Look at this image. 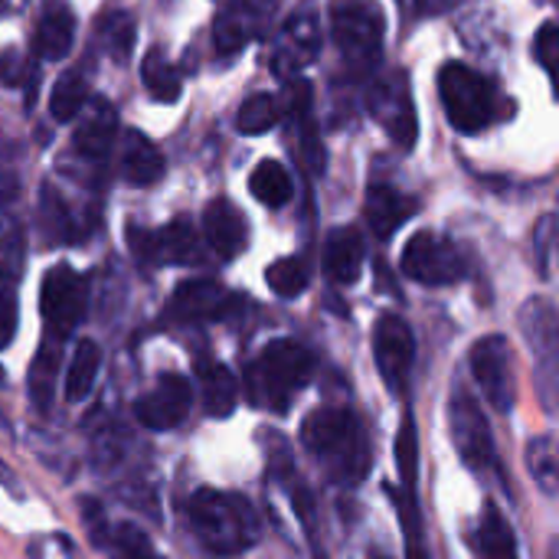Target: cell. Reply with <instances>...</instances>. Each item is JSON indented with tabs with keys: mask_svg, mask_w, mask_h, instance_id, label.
<instances>
[{
	"mask_svg": "<svg viewBox=\"0 0 559 559\" xmlns=\"http://www.w3.org/2000/svg\"><path fill=\"white\" fill-rule=\"evenodd\" d=\"M190 524L200 544L216 557L246 554L259 540V518L239 495L203 488L190 498Z\"/></svg>",
	"mask_w": 559,
	"mask_h": 559,
	"instance_id": "1",
	"label": "cell"
},
{
	"mask_svg": "<svg viewBox=\"0 0 559 559\" xmlns=\"http://www.w3.org/2000/svg\"><path fill=\"white\" fill-rule=\"evenodd\" d=\"M301 442L311 455L331 462L334 472L347 481H360L370 468L364 429L350 409H337V406L314 409L301 426Z\"/></svg>",
	"mask_w": 559,
	"mask_h": 559,
	"instance_id": "2",
	"label": "cell"
},
{
	"mask_svg": "<svg viewBox=\"0 0 559 559\" xmlns=\"http://www.w3.org/2000/svg\"><path fill=\"white\" fill-rule=\"evenodd\" d=\"M439 95L445 118L462 134H478L504 118V98L491 79L465 62H449L439 72Z\"/></svg>",
	"mask_w": 559,
	"mask_h": 559,
	"instance_id": "3",
	"label": "cell"
},
{
	"mask_svg": "<svg viewBox=\"0 0 559 559\" xmlns=\"http://www.w3.org/2000/svg\"><path fill=\"white\" fill-rule=\"evenodd\" d=\"M314 377V357L298 341H272L249 370L252 400L265 409L285 413L292 400Z\"/></svg>",
	"mask_w": 559,
	"mask_h": 559,
	"instance_id": "4",
	"label": "cell"
},
{
	"mask_svg": "<svg viewBox=\"0 0 559 559\" xmlns=\"http://www.w3.org/2000/svg\"><path fill=\"white\" fill-rule=\"evenodd\" d=\"M331 39L354 75L377 66L383 46V10L373 0H331Z\"/></svg>",
	"mask_w": 559,
	"mask_h": 559,
	"instance_id": "5",
	"label": "cell"
},
{
	"mask_svg": "<svg viewBox=\"0 0 559 559\" xmlns=\"http://www.w3.org/2000/svg\"><path fill=\"white\" fill-rule=\"evenodd\" d=\"M370 115L373 121L390 134L393 144H400L403 151H409L419 138V118H416V102H413V88H409V75L393 69L377 75V82L370 85L367 95Z\"/></svg>",
	"mask_w": 559,
	"mask_h": 559,
	"instance_id": "6",
	"label": "cell"
},
{
	"mask_svg": "<svg viewBox=\"0 0 559 559\" xmlns=\"http://www.w3.org/2000/svg\"><path fill=\"white\" fill-rule=\"evenodd\" d=\"M39 308H43V321H46L49 341H66L82 324L85 308H88V285H85V278L75 269H69V265L49 269L46 278H43Z\"/></svg>",
	"mask_w": 559,
	"mask_h": 559,
	"instance_id": "7",
	"label": "cell"
},
{
	"mask_svg": "<svg viewBox=\"0 0 559 559\" xmlns=\"http://www.w3.org/2000/svg\"><path fill=\"white\" fill-rule=\"evenodd\" d=\"M403 275L419 282V285H455L465 278L468 272V262L465 255L459 252L455 242L436 236V233H416L406 249H403Z\"/></svg>",
	"mask_w": 559,
	"mask_h": 559,
	"instance_id": "8",
	"label": "cell"
},
{
	"mask_svg": "<svg viewBox=\"0 0 559 559\" xmlns=\"http://www.w3.org/2000/svg\"><path fill=\"white\" fill-rule=\"evenodd\" d=\"M472 377L478 380L485 400L498 409L508 413L518 400V380H514V357H511V344L501 334L481 337L472 347Z\"/></svg>",
	"mask_w": 559,
	"mask_h": 559,
	"instance_id": "9",
	"label": "cell"
},
{
	"mask_svg": "<svg viewBox=\"0 0 559 559\" xmlns=\"http://www.w3.org/2000/svg\"><path fill=\"white\" fill-rule=\"evenodd\" d=\"M452 442H455L462 462L472 472L485 475V472H491L498 465L491 426H488L481 406L468 393H455L452 396Z\"/></svg>",
	"mask_w": 559,
	"mask_h": 559,
	"instance_id": "10",
	"label": "cell"
},
{
	"mask_svg": "<svg viewBox=\"0 0 559 559\" xmlns=\"http://www.w3.org/2000/svg\"><path fill=\"white\" fill-rule=\"evenodd\" d=\"M318 49H321V16L314 7H301L288 16V23L275 39V52H272L275 75L295 79L305 66L314 62Z\"/></svg>",
	"mask_w": 559,
	"mask_h": 559,
	"instance_id": "11",
	"label": "cell"
},
{
	"mask_svg": "<svg viewBox=\"0 0 559 559\" xmlns=\"http://www.w3.org/2000/svg\"><path fill=\"white\" fill-rule=\"evenodd\" d=\"M373 357H377V367H380L383 383L393 393H403L406 390V380L413 373L416 341H413L409 324L400 314H383L377 321V331H373Z\"/></svg>",
	"mask_w": 559,
	"mask_h": 559,
	"instance_id": "12",
	"label": "cell"
},
{
	"mask_svg": "<svg viewBox=\"0 0 559 559\" xmlns=\"http://www.w3.org/2000/svg\"><path fill=\"white\" fill-rule=\"evenodd\" d=\"M128 242L138 262L144 265H187L197 259V239L187 223H170L164 229H128Z\"/></svg>",
	"mask_w": 559,
	"mask_h": 559,
	"instance_id": "13",
	"label": "cell"
},
{
	"mask_svg": "<svg viewBox=\"0 0 559 559\" xmlns=\"http://www.w3.org/2000/svg\"><path fill=\"white\" fill-rule=\"evenodd\" d=\"M190 403H193V386L170 373V377H160V383L138 400L134 406V416L144 429L151 432H167V429H177L187 416H190Z\"/></svg>",
	"mask_w": 559,
	"mask_h": 559,
	"instance_id": "14",
	"label": "cell"
},
{
	"mask_svg": "<svg viewBox=\"0 0 559 559\" xmlns=\"http://www.w3.org/2000/svg\"><path fill=\"white\" fill-rule=\"evenodd\" d=\"M521 331H524V341L527 347L534 350L537 364H540V373H544V396L547 403H554L550 396V383H554V373H557V350H559V334H557V308L547 301V298H531L524 301L521 308Z\"/></svg>",
	"mask_w": 559,
	"mask_h": 559,
	"instance_id": "15",
	"label": "cell"
},
{
	"mask_svg": "<svg viewBox=\"0 0 559 559\" xmlns=\"http://www.w3.org/2000/svg\"><path fill=\"white\" fill-rule=\"evenodd\" d=\"M203 236L223 262H233L249 242V226L233 200H213L203 213Z\"/></svg>",
	"mask_w": 559,
	"mask_h": 559,
	"instance_id": "16",
	"label": "cell"
},
{
	"mask_svg": "<svg viewBox=\"0 0 559 559\" xmlns=\"http://www.w3.org/2000/svg\"><path fill=\"white\" fill-rule=\"evenodd\" d=\"M236 305L233 295H226L216 282L210 278H197V282H183L170 301V314L177 321H213L223 318L229 308Z\"/></svg>",
	"mask_w": 559,
	"mask_h": 559,
	"instance_id": "17",
	"label": "cell"
},
{
	"mask_svg": "<svg viewBox=\"0 0 559 559\" xmlns=\"http://www.w3.org/2000/svg\"><path fill=\"white\" fill-rule=\"evenodd\" d=\"M118 170L131 187H154L164 177V157L151 138L141 131H124L118 147Z\"/></svg>",
	"mask_w": 559,
	"mask_h": 559,
	"instance_id": "18",
	"label": "cell"
},
{
	"mask_svg": "<svg viewBox=\"0 0 559 559\" xmlns=\"http://www.w3.org/2000/svg\"><path fill=\"white\" fill-rule=\"evenodd\" d=\"M367 262V242L354 226H341L324 242V272L334 285H354Z\"/></svg>",
	"mask_w": 559,
	"mask_h": 559,
	"instance_id": "19",
	"label": "cell"
},
{
	"mask_svg": "<svg viewBox=\"0 0 559 559\" xmlns=\"http://www.w3.org/2000/svg\"><path fill=\"white\" fill-rule=\"evenodd\" d=\"M364 210H367V223L377 233V239H390L419 210V203H416V197H406L386 183H370Z\"/></svg>",
	"mask_w": 559,
	"mask_h": 559,
	"instance_id": "20",
	"label": "cell"
},
{
	"mask_svg": "<svg viewBox=\"0 0 559 559\" xmlns=\"http://www.w3.org/2000/svg\"><path fill=\"white\" fill-rule=\"evenodd\" d=\"M79 115H82V121H79V128L72 134L75 151L82 157H88V160L105 157L111 151V144H115V124H118L115 108L105 98H95L92 105H82Z\"/></svg>",
	"mask_w": 559,
	"mask_h": 559,
	"instance_id": "21",
	"label": "cell"
},
{
	"mask_svg": "<svg viewBox=\"0 0 559 559\" xmlns=\"http://www.w3.org/2000/svg\"><path fill=\"white\" fill-rule=\"evenodd\" d=\"M262 26H265V10L255 7L252 0H236L219 13V20L213 26L216 49L219 52H236L246 43H252L262 33Z\"/></svg>",
	"mask_w": 559,
	"mask_h": 559,
	"instance_id": "22",
	"label": "cell"
},
{
	"mask_svg": "<svg viewBox=\"0 0 559 559\" xmlns=\"http://www.w3.org/2000/svg\"><path fill=\"white\" fill-rule=\"evenodd\" d=\"M200 400H203V413L213 419H226L236 403H239V383L229 373V367L223 364H200Z\"/></svg>",
	"mask_w": 559,
	"mask_h": 559,
	"instance_id": "23",
	"label": "cell"
},
{
	"mask_svg": "<svg viewBox=\"0 0 559 559\" xmlns=\"http://www.w3.org/2000/svg\"><path fill=\"white\" fill-rule=\"evenodd\" d=\"M475 550L481 559H518V540L508 521L498 514V508H485L478 527H475Z\"/></svg>",
	"mask_w": 559,
	"mask_h": 559,
	"instance_id": "24",
	"label": "cell"
},
{
	"mask_svg": "<svg viewBox=\"0 0 559 559\" xmlns=\"http://www.w3.org/2000/svg\"><path fill=\"white\" fill-rule=\"evenodd\" d=\"M72 39H75V16L66 7H56L39 20L33 46L43 59H62L72 49Z\"/></svg>",
	"mask_w": 559,
	"mask_h": 559,
	"instance_id": "25",
	"label": "cell"
},
{
	"mask_svg": "<svg viewBox=\"0 0 559 559\" xmlns=\"http://www.w3.org/2000/svg\"><path fill=\"white\" fill-rule=\"evenodd\" d=\"M98 370H102V347L95 341H82L66 370V400L69 403L88 400V393L95 390Z\"/></svg>",
	"mask_w": 559,
	"mask_h": 559,
	"instance_id": "26",
	"label": "cell"
},
{
	"mask_svg": "<svg viewBox=\"0 0 559 559\" xmlns=\"http://www.w3.org/2000/svg\"><path fill=\"white\" fill-rule=\"evenodd\" d=\"M249 190H252V197L259 200V203H265V206H285L288 200H292V193H295V183H292V174L285 170V164H278V160H262L255 170H252V177H249Z\"/></svg>",
	"mask_w": 559,
	"mask_h": 559,
	"instance_id": "27",
	"label": "cell"
},
{
	"mask_svg": "<svg viewBox=\"0 0 559 559\" xmlns=\"http://www.w3.org/2000/svg\"><path fill=\"white\" fill-rule=\"evenodd\" d=\"M141 82H144L147 95L157 98V102H177L180 98V72L174 69V62L160 49H151L144 56Z\"/></svg>",
	"mask_w": 559,
	"mask_h": 559,
	"instance_id": "28",
	"label": "cell"
},
{
	"mask_svg": "<svg viewBox=\"0 0 559 559\" xmlns=\"http://www.w3.org/2000/svg\"><path fill=\"white\" fill-rule=\"evenodd\" d=\"M56 380H59V347H56V341L46 337V344L39 347V354L29 367V396L39 409H49Z\"/></svg>",
	"mask_w": 559,
	"mask_h": 559,
	"instance_id": "29",
	"label": "cell"
},
{
	"mask_svg": "<svg viewBox=\"0 0 559 559\" xmlns=\"http://www.w3.org/2000/svg\"><path fill=\"white\" fill-rule=\"evenodd\" d=\"M102 550H108L111 559H160L154 554L151 540L134 527V524H118V527H105L102 540H98Z\"/></svg>",
	"mask_w": 559,
	"mask_h": 559,
	"instance_id": "30",
	"label": "cell"
},
{
	"mask_svg": "<svg viewBox=\"0 0 559 559\" xmlns=\"http://www.w3.org/2000/svg\"><path fill=\"white\" fill-rule=\"evenodd\" d=\"M278 121H282V105L269 92H255L252 98H246L242 108H239V118H236V124H239L242 134H265Z\"/></svg>",
	"mask_w": 559,
	"mask_h": 559,
	"instance_id": "31",
	"label": "cell"
},
{
	"mask_svg": "<svg viewBox=\"0 0 559 559\" xmlns=\"http://www.w3.org/2000/svg\"><path fill=\"white\" fill-rule=\"evenodd\" d=\"M527 468L534 475V481L547 491L557 495L559 485V452L554 436H540L527 445Z\"/></svg>",
	"mask_w": 559,
	"mask_h": 559,
	"instance_id": "32",
	"label": "cell"
},
{
	"mask_svg": "<svg viewBox=\"0 0 559 559\" xmlns=\"http://www.w3.org/2000/svg\"><path fill=\"white\" fill-rule=\"evenodd\" d=\"M88 102V85L79 72H66L56 88H52V98H49V108H52V118L56 121H72L82 105Z\"/></svg>",
	"mask_w": 559,
	"mask_h": 559,
	"instance_id": "33",
	"label": "cell"
},
{
	"mask_svg": "<svg viewBox=\"0 0 559 559\" xmlns=\"http://www.w3.org/2000/svg\"><path fill=\"white\" fill-rule=\"evenodd\" d=\"M265 278H269V288L278 295V298H298L305 288H308V282H311V269H308V262L305 259H278L269 272H265Z\"/></svg>",
	"mask_w": 559,
	"mask_h": 559,
	"instance_id": "34",
	"label": "cell"
},
{
	"mask_svg": "<svg viewBox=\"0 0 559 559\" xmlns=\"http://www.w3.org/2000/svg\"><path fill=\"white\" fill-rule=\"evenodd\" d=\"M98 39H102V46H105L108 56L128 59V52H131V46H134V20H131L128 13H121V10L105 13V16L98 20Z\"/></svg>",
	"mask_w": 559,
	"mask_h": 559,
	"instance_id": "35",
	"label": "cell"
},
{
	"mask_svg": "<svg viewBox=\"0 0 559 559\" xmlns=\"http://www.w3.org/2000/svg\"><path fill=\"white\" fill-rule=\"evenodd\" d=\"M396 465H400V475H403L406 491H413V485H416V468H419V442H416V426H413V419H403V426H400Z\"/></svg>",
	"mask_w": 559,
	"mask_h": 559,
	"instance_id": "36",
	"label": "cell"
},
{
	"mask_svg": "<svg viewBox=\"0 0 559 559\" xmlns=\"http://www.w3.org/2000/svg\"><path fill=\"white\" fill-rule=\"evenodd\" d=\"M16 334V288L7 275H0V350Z\"/></svg>",
	"mask_w": 559,
	"mask_h": 559,
	"instance_id": "37",
	"label": "cell"
},
{
	"mask_svg": "<svg viewBox=\"0 0 559 559\" xmlns=\"http://www.w3.org/2000/svg\"><path fill=\"white\" fill-rule=\"evenodd\" d=\"M534 52H537V59H540L544 72L554 79V75H557V52H559V26L554 23V20H547V23L540 26L537 39H534Z\"/></svg>",
	"mask_w": 559,
	"mask_h": 559,
	"instance_id": "38",
	"label": "cell"
},
{
	"mask_svg": "<svg viewBox=\"0 0 559 559\" xmlns=\"http://www.w3.org/2000/svg\"><path fill=\"white\" fill-rule=\"evenodd\" d=\"M554 226H557V216L547 213L534 233V242H537V259H540V272L550 275V259H554Z\"/></svg>",
	"mask_w": 559,
	"mask_h": 559,
	"instance_id": "39",
	"label": "cell"
},
{
	"mask_svg": "<svg viewBox=\"0 0 559 559\" xmlns=\"http://www.w3.org/2000/svg\"><path fill=\"white\" fill-rule=\"evenodd\" d=\"M29 554H33V559H79L75 557V550H72V544L62 540V537H56V534L36 540V544L29 547Z\"/></svg>",
	"mask_w": 559,
	"mask_h": 559,
	"instance_id": "40",
	"label": "cell"
},
{
	"mask_svg": "<svg viewBox=\"0 0 559 559\" xmlns=\"http://www.w3.org/2000/svg\"><path fill=\"white\" fill-rule=\"evenodd\" d=\"M452 3H455V0H416V7H419L423 16H439V13H445Z\"/></svg>",
	"mask_w": 559,
	"mask_h": 559,
	"instance_id": "41",
	"label": "cell"
}]
</instances>
